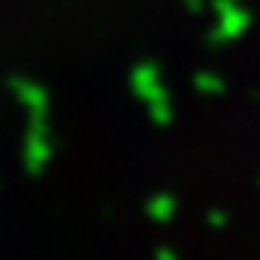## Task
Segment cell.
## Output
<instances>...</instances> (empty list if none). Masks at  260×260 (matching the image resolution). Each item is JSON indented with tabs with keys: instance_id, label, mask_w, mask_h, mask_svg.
<instances>
[{
	"instance_id": "obj_8",
	"label": "cell",
	"mask_w": 260,
	"mask_h": 260,
	"mask_svg": "<svg viewBox=\"0 0 260 260\" xmlns=\"http://www.w3.org/2000/svg\"><path fill=\"white\" fill-rule=\"evenodd\" d=\"M157 257H160V260H176L179 254H176V248H160V251H157Z\"/></svg>"
},
{
	"instance_id": "obj_2",
	"label": "cell",
	"mask_w": 260,
	"mask_h": 260,
	"mask_svg": "<svg viewBox=\"0 0 260 260\" xmlns=\"http://www.w3.org/2000/svg\"><path fill=\"white\" fill-rule=\"evenodd\" d=\"M53 160V138L47 119H28L25 141H22V163L28 176H41Z\"/></svg>"
},
{
	"instance_id": "obj_1",
	"label": "cell",
	"mask_w": 260,
	"mask_h": 260,
	"mask_svg": "<svg viewBox=\"0 0 260 260\" xmlns=\"http://www.w3.org/2000/svg\"><path fill=\"white\" fill-rule=\"evenodd\" d=\"M132 94L144 104L147 116H151L154 125H170L176 119V107H173V98L163 85V76H160V66L154 60H144L132 69Z\"/></svg>"
},
{
	"instance_id": "obj_4",
	"label": "cell",
	"mask_w": 260,
	"mask_h": 260,
	"mask_svg": "<svg viewBox=\"0 0 260 260\" xmlns=\"http://www.w3.org/2000/svg\"><path fill=\"white\" fill-rule=\"evenodd\" d=\"M213 13H216L213 41H229V38H238V31L245 28V22H248V16L235 7V0H213Z\"/></svg>"
},
{
	"instance_id": "obj_6",
	"label": "cell",
	"mask_w": 260,
	"mask_h": 260,
	"mask_svg": "<svg viewBox=\"0 0 260 260\" xmlns=\"http://www.w3.org/2000/svg\"><path fill=\"white\" fill-rule=\"evenodd\" d=\"M191 82H194V91H198V94H219V91L226 88V85H222V79L213 76V72H198Z\"/></svg>"
},
{
	"instance_id": "obj_5",
	"label": "cell",
	"mask_w": 260,
	"mask_h": 260,
	"mask_svg": "<svg viewBox=\"0 0 260 260\" xmlns=\"http://www.w3.org/2000/svg\"><path fill=\"white\" fill-rule=\"evenodd\" d=\"M144 213L154 222H170L179 213V198L170 194V191H157V194H151V201L144 204Z\"/></svg>"
},
{
	"instance_id": "obj_3",
	"label": "cell",
	"mask_w": 260,
	"mask_h": 260,
	"mask_svg": "<svg viewBox=\"0 0 260 260\" xmlns=\"http://www.w3.org/2000/svg\"><path fill=\"white\" fill-rule=\"evenodd\" d=\"M13 98L19 101V107L28 113V119H50V94L47 88L31 82V79H13Z\"/></svg>"
},
{
	"instance_id": "obj_7",
	"label": "cell",
	"mask_w": 260,
	"mask_h": 260,
	"mask_svg": "<svg viewBox=\"0 0 260 260\" xmlns=\"http://www.w3.org/2000/svg\"><path fill=\"white\" fill-rule=\"evenodd\" d=\"M182 4H185V10H188V13H201L204 10V0H182Z\"/></svg>"
}]
</instances>
